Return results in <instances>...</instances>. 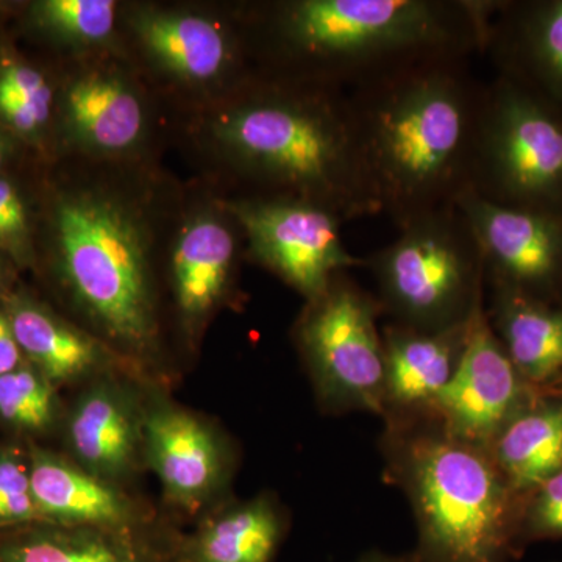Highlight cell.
<instances>
[{
    "instance_id": "obj_1",
    "label": "cell",
    "mask_w": 562,
    "mask_h": 562,
    "mask_svg": "<svg viewBox=\"0 0 562 562\" xmlns=\"http://www.w3.org/2000/svg\"><path fill=\"white\" fill-rule=\"evenodd\" d=\"M465 57L427 58L347 91L373 191L401 228L471 190L484 87Z\"/></svg>"
},
{
    "instance_id": "obj_2",
    "label": "cell",
    "mask_w": 562,
    "mask_h": 562,
    "mask_svg": "<svg viewBox=\"0 0 562 562\" xmlns=\"http://www.w3.org/2000/svg\"><path fill=\"white\" fill-rule=\"evenodd\" d=\"M209 133L268 199L314 203L342 221L382 213L347 91L268 76L217 110Z\"/></svg>"
},
{
    "instance_id": "obj_3",
    "label": "cell",
    "mask_w": 562,
    "mask_h": 562,
    "mask_svg": "<svg viewBox=\"0 0 562 562\" xmlns=\"http://www.w3.org/2000/svg\"><path fill=\"white\" fill-rule=\"evenodd\" d=\"M497 2L295 0L271 7V77L349 91L413 63L484 49Z\"/></svg>"
},
{
    "instance_id": "obj_4",
    "label": "cell",
    "mask_w": 562,
    "mask_h": 562,
    "mask_svg": "<svg viewBox=\"0 0 562 562\" xmlns=\"http://www.w3.org/2000/svg\"><path fill=\"white\" fill-rule=\"evenodd\" d=\"M140 203L102 180L58 192L50 232L55 271L92 336L136 375L160 360L154 231Z\"/></svg>"
},
{
    "instance_id": "obj_5",
    "label": "cell",
    "mask_w": 562,
    "mask_h": 562,
    "mask_svg": "<svg viewBox=\"0 0 562 562\" xmlns=\"http://www.w3.org/2000/svg\"><path fill=\"white\" fill-rule=\"evenodd\" d=\"M422 546L417 562H506L514 549L508 484L483 454L450 441L414 450Z\"/></svg>"
},
{
    "instance_id": "obj_6",
    "label": "cell",
    "mask_w": 562,
    "mask_h": 562,
    "mask_svg": "<svg viewBox=\"0 0 562 562\" xmlns=\"http://www.w3.org/2000/svg\"><path fill=\"white\" fill-rule=\"evenodd\" d=\"M471 191L498 205L562 213V113L501 74L484 87Z\"/></svg>"
},
{
    "instance_id": "obj_7",
    "label": "cell",
    "mask_w": 562,
    "mask_h": 562,
    "mask_svg": "<svg viewBox=\"0 0 562 562\" xmlns=\"http://www.w3.org/2000/svg\"><path fill=\"white\" fill-rule=\"evenodd\" d=\"M373 268L397 312L438 330L460 325L453 317L461 308L471 313L482 295V250L457 205L406 224Z\"/></svg>"
},
{
    "instance_id": "obj_8",
    "label": "cell",
    "mask_w": 562,
    "mask_h": 562,
    "mask_svg": "<svg viewBox=\"0 0 562 562\" xmlns=\"http://www.w3.org/2000/svg\"><path fill=\"white\" fill-rule=\"evenodd\" d=\"M225 209L238 222L251 255L281 279L316 301L342 269L364 265L342 246L341 217L294 199H246Z\"/></svg>"
},
{
    "instance_id": "obj_9",
    "label": "cell",
    "mask_w": 562,
    "mask_h": 562,
    "mask_svg": "<svg viewBox=\"0 0 562 562\" xmlns=\"http://www.w3.org/2000/svg\"><path fill=\"white\" fill-rule=\"evenodd\" d=\"M301 341L325 390L379 408L386 357L368 299L336 283L335 277L325 294L312 302Z\"/></svg>"
},
{
    "instance_id": "obj_10",
    "label": "cell",
    "mask_w": 562,
    "mask_h": 562,
    "mask_svg": "<svg viewBox=\"0 0 562 562\" xmlns=\"http://www.w3.org/2000/svg\"><path fill=\"white\" fill-rule=\"evenodd\" d=\"M502 288L552 303L562 292V213L498 205L468 190L457 201Z\"/></svg>"
},
{
    "instance_id": "obj_11",
    "label": "cell",
    "mask_w": 562,
    "mask_h": 562,
    "mask_svg": "<svg viewBox=\"0 0 562 562\" xmlns=\"http://www.w3.org/2000/svg\"><path fill=\"white\" fill-rule=\"evenodd\" d=\"M524 382L492 333L480 295L469 316L457 369L435 402L458 435L484 439L497 435L514 414L531 403Z\"/></svg>"
},
{
    "instance_id": "obj_12",
    "label": "cell",
    "mask_w": 562,
    "mask_h": 562,
    "mask_svg": "<svg viewBox=\"0 0 562 562\" xmlns=\"http://www.w3.org/2000/svg\"><path fill=\"white\" fill-rule=\"evenodd\" d=\"M144 462L160 480L166 501L191 516L213 501L228 471L220 432L166 401L146 403Z\"/></svg>"
},
{
    "instance_id": "obj_13",
    "label": "cell",
    "mask_w": 562,
    "mask_h": 562,
    "mask_svg": "<svg viewBox=\"0 0 562 562\" xmlns=\"http://www.w3.org/2000/svg\"><path fill=\"white\" fill-rule=\"evenodd\" d=\"M227 209L195 211L172 241L171 288L181 331L198 341L232 290L239 241Z\"/></svg>"
},
{
    "instance_id": "obj_14",
    "label": "cell",
    "mask_w": 562,
    "mask_h": 562,
    "mask_svg": "<svg viewBox=\"0 0 562 562\" xmlns=\"http://www.w3.org/2000/svg\"><path fill=\"white\" fill-rule=\"evenodd\" d=\"M184 535L138 527L33 524L0 532V562H187Z\"/></svg>"
},
{
    "instance_id": "obj_15",
    "label": "cell",
    "mask_w": 562,
    "mask_h": 562,
    "mask_svg": "<svg viewBox=\"0 0 562 562\" xmlns=\"http://www.w3.org/2000/svg\"><path fill=\"white\" fill-rule=\"evenodd\" d=\"M146 402L114 376L95 379L81 392L68 419V441L77 464L121 486L144 462Z\"/></svg>"
},
{
    "instance_id": "obj_16",
    "label": "cell",
    "mask_w": 562,
    "mask_h": 562,
    "mask_svg": "<svg viewBox=\"0 0 562 562\" xmlns=\"http://www.w3.org/2000/svg\"><path fill=\"white\" fill-rule=\"evenodd\" d=\"M484 49L501 76L562 113V0L497 2Z\"/></svg>"
},
{
    "instance_id": "obj_17",
    "label": "cell",
    "mask_w": 562,
    "mask_h": 562,
    "mask_svg": "<svg viewBox=\"0 0 562 562\" xmlns=\"http://www.w3.org/2000/svg\"><path fill=\"white\" fill-rule=\"evenodd\" d=\"M61 111L70 143L94 157H122L135 150L149 122L138 88L111 68L77 74L63 92Z\"/></svg>"
},
{
    "instance_id": "obj_18",
    "label": "cell",
    "mask_w": 562,
    "mask_h": 562,
    "mask_svg": "<svg viewBox=\"0 0 562 562\" xmlns=\"http://www.w3.org/2000/svg\"><path fill=\"white\" fill-rule=\"evenodd\" d=\"M133 32L149 60L188 87H216L238 68V44L224 24L187 11L143 10Z\"/></svg>"
},
{
    "instance_id": "obj_19",
    "label": "cell",
    "mask_w": 562,
    "mask_h": 562,
    "mask_svg": "<svg viewBox=\"0 0 562 562\" xmlns=\"http://www.w3.org/2000/svg\"><path fill=\"white\" fill-rule=\"evenodd\" d=\"M31 483L44 524L128 528L155 520L121 486L54 453H33Z\"/></svg>"
},
{
    "instance_id": "obj_20",
    "label": "cell",
    "mask_w": 562,
    "mask_h": 562,
    "mask_svg": "<svg viewBox=\"0 0 562 562\" xmlns=\"http://www.w3.org/2000/svg\"><path fill=\"white\" fill-rule=\"evenodd\" d=\"M22 353L52 384L95 380L122 364L114 351L90 331L55 316L27 299H13L7 306Z\"/></svg>"
},
{
    "instance_id": "obj_21",
    "label": "cell",
    "mask_w": 562,
    "mask_h": 562,
    "mask_svg": "<svg viewBox=\"0 0 562 562\" xmlns=\"http://www.w3.org/2000/svg\"><path fill=\"white\" fill-rule=\"evenodd\" d=\"M283 538V522L268 498L213 514L184 535L187 562H272Z\"/></svg>"
},
{
    "instance_id": "obj_22",
    "label": "cell",
    "mask_w": 562,
    "mask_h": 562,
    "mask_svg": "<svg viewBox=\"0 0 562 562\" xmlns=\"http://www.w3.org/2000/svg\"><path fill=\"white\" fill-rule=\"evenodd\" d=\"M495 457L514 491H536L562 469V403H528L497 432Z\"/></svg>"
},
{
    "instance_id": "obj_23",
    "label": "cell",
    "mask_w": 562,
    "mask_h": 562,
    "mask_svg": "<svg viewBox=\"0 0 562 562\" xmlns=\"http://www.w3.org/2000/svg\"><path fill=\"white\" fill-rule=\"evenodd\" d=\"M468 321L432 333H392L384 350V383L395 401H436L457 369Z\"/></svg>"
},
{
    "instance_id": "obj_24",
    "label": "cell",
    "mask_w": 562,
    "mask_h": 562,
    "mask_svg": "<svg viewBox=\"0 0 562 562\" xmlns=\"http://www.w3.org/2000/svg\"><path fill=\"white\" fill-rule=\"evenodd\" d=\"M497 308L506 353L525 382L554 379L562 371V306L502 288Z\"/></svg>"
},
{
    "instance_id": "obj_25",
    "label": "cell",
    "mask_w": 562,
    "mask_h": 562,
    "mask_svg": "<svg viewBox=\"0 0 562 562\" xmlns=\"http://www.w3.org/2000/svg\"><path fill=\"white\" fill-rule=\"evenodd\" d=\"M116 2L111 0H44L33 5L44 31L80 47L106 43L116 27Z\"/></svg>"
},
{
    "instance_id": "obj_26",
    "label": "cell",
    "mask_w": 562,
    "mask_h": 562,
    "mask_svg": "<svg viewBox=\"0 0 562 562\" xmlns=\"http://www.w3.org/2000/svg\"><path fill=\"white\" fill-rule=\"evenodd\" d=\"M57 414L54 384L35 368L21 366L0 376V417L25 431L49 428Z\"/></svg>"
},
{
    "instance_id": "obj_27",
    "label": "cell",
    "mask_w": 562,
    "mask_h": 562,
    "mask_svg": "<svg viewBox=\"0 0 562 562\" xmlns=\"http://www.w3.org/2000/svg\"><path fill=\"white\" fill-rule=\"evenodd\" d=\"M44 524L33 498L31 468L13 453L0 454V530Z\"/></svg>"
},
{
    "instance_id": "obj_28",
    "label": "cell",
    "mask_w": 562,
    "mask_h": 562,
    "mask_svg": "<svg viewBox=\"0 0 562 562\" xmlns=\"http://www.w3.org/2000/svg\"><path fill=\"white\" fill-rule=\"evenodd\" d=\"M31 216L20 188L0 177V250L25 262L32 249Z\"/></svg>"
},
{
    "instance_id": "obj_29",
    "label": "cell",
    "mask_w": 562,
    "mask_h": 562,
    "mask_svg": "<svg viewBox=\"0 0 562 562\" xmlns=\"http://www.w3.org/2000/svg\"><path fill=\"white\" fill-rule=\"evenodd\" d=\"M535 492L525 514V535L535 539H562V469Z\"/></svg>"
},
{
    "instance_id": "obj_30",
    "label": "cell",
    "mask_w": 562,
    "mask_h": 562,
    "mask_svg": "<svg viewBox=\"0 0 562 562\" xmlns=\"http://www.w3.org/2000/svg\"><path fill=\"white\" fill-rule=\"evenodd\" d=\"M0 81L16 92L21 101L52 114L54 91L43 72L27 63L5 60L0 65Z\"/></svg>"
},
{
    "instance_id": "obj_31",
    "label": "cell",
    "mask_w": 562,
    "mask_h": 562,
    "mask_svg": "<svg viewBox=\"0 0 562 562\" xmlns=\"http://www.w3.org/2000/svg\"><path fill=\"white\" fill-rule=\"evenodd\" d=\"M52 114L21 101L16 92L0 81V120L11 131L24 136H36L49 122Z\"/></svg>"
},
{
    "instance_id": "obj_32",
    "label": "cell",
    "mask_w": 562,
    "mask_h": 562,
    "mask_svg": "<svg viewBox=\"0 0 562 562\" xmlns=\"http://www.w3.org/2000/svg\"><path fill=\"white\" fill-rule=\"evenodd\" d=\"M22 353L7 310H0V376L16 371L22 364Z\"/></svg>"
},
{
    "instance_id": "obj_33",
    "label": "cell",
    "mask_w": 562,
    "mask_h": 562,
    "mask_svg": "<svg viewBox=\"0 0 562 562\" xmlns=\"http://www.w3.org/2000/svg\"><path fill=\"white\" fill-rule=\"evenodd\" d=\"M358 562H417V561H403L397 560V558L384 557V554H368V557L362 558V560Z\"/></svg>"
},
{
    "instance_id": "obj_34",
    "label": "cell",
    "mask_w": 562,
    "mask_h": 562,
    "mask_svg": "<svg viewBox=\"0 0 562 562\" xmlns=\"http://www.w3.org/2000/svg\"><path fill=\"white\" fill-rule=\"evenodd\" d=\"M7 157H9V151H7V144L3 140L2 136H0V169H2L3 162H5Z\"/></svg>"
},
{
    "instance_id": "obj_35",
    "label": "cell",
    "mask_w": 562,
    "mask_h": 562,
    "mask_svg": "<svg viewBox=\"0 0 562 562\" xmlns=\"http://www.w3.org/2000/svg\"><path fill=\"white\" fill-rule=\"evenodd\" d=\"M3 277H5V273H3L2 262H0V288H2Z\"/></svg>"
}]
</instances>
